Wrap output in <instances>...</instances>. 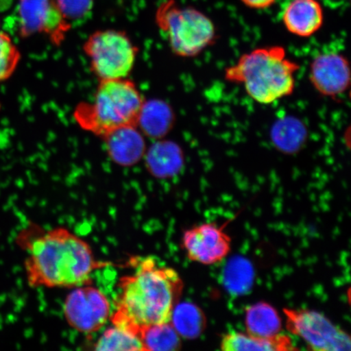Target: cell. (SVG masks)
Here are the masks:
<instances>
[{"instance_id": "1", "label": "cell", "mask_w": 351, "mask_h": 351, "mask_svg": "<svg viewBox=\"0 0 351 351\" xmlns=\"http://www.w3.org/2000/svg\"><path fill=\"white\" fill-rule=\"evenodd\" d=\"M130 261L133 271L121 276L117 283V296L109 319L114 326L138 337L145 328L171 322L184 283L173 267L162 265L151 256Z\"/></svg>"}, {"instance_id": "2", "label": "cell", "mask_w": 351, "mask_h": 351, "mask_svg": "<svg viewBox=\"0 0 351 351\" xmlns=\"http://www.w3.org/2000/svg\"><path fill=\"white\" fill-rule=\"evenodd\" d=\"M24 245L26 279L32 288L72 289L92 284L95 271L112 265L98 261L90 245L64 227L38 231Z\"/></svg>"}, {"instance_id": "3", "label": "cell", "mask_w": 351, "mask_h": 351, "mask_svg": "<svg viewBox=\"0 0 351 351\" xmlns=\"http://www.w3.org/2000/svg\"><path fill=\"white\" fill-rule=\"evenodd\" d=\"M300 69L283 47H261L241 56L226 70L225 79L243 86L256 103L269 105L293 93Z\"/></svg>"}, {"instance_id": "4", "label": "cell", "mask_w": 351, "mask_h": 351, "mask_svg": "<svg viewBox=\"0 0 351 351\" xmlns=\"http://www.w3.org/2000/svg\"><path fill=\"white\" fill-rule=\"evenodd\" d=\"M99 82L92 98L74 109L77 124L100 138L122 127L137 126L146 100L135 83L128 77Z\"/></svg>"}, {"instance_id": "5", "label": "cell", "mask_w": 351, "mask_h": 351, "mask_svg": "<svg viewBox=\"0 0 351 351\" xmlns=\"http://www.w3.org/2000/svg\"><path fill=\"white\" fill-rule=\"evenodd\" d=\"M156 21L171 51L183 58L199 56L217 39L216 28L208 16L195 8L179 6L175 0L160 4Z\"/></svg>"}, {"instance_id": "6", "label": "cell", "mask_w": 351, "mask_h": 351, "mask_svg": "<svg viewBox=\"0 0 351 351\" xmlns=\"http://www.w3.org/2000/svg\"><path fill=\"white\" fill-rule=\"evenodd\" d=\"M83 51L99 81L128 77L138 55L129 35L113 29L91 34L83 44Z\"/></svg>"}, {"instance_id": "7", "label": "cell", "mask_w": 351, "mask_h": 351, "mask_svg": "<svg viewBox=\"0 0 351 351\" xmlns=\"http://www.w3.org/2000/svg\"><path fill=\"white\" fill-rule=\"evenodd\" d=\"M287 328L300 337L310 350L348 351L350 337L322 313L314 310L284 308Z\"/></svg>"}, {"instance_id": "8", "label": "cell", "mask_w": 351, "mask_h": 351, "mask_svg": "<svg viewBox=\"0 0 351 351\" xmlns=\"http://www.w3.org/2000/svg\"><path fill=\"white\" fill-rule=\"evenodd\" d=\"M111 313L108 298L92 284L72 288L63 304L66 322L74 330L84 335L100 331L108 322Z\"/></svg>"}, {"instance_id": "9", "label": "cell", "mask_w": 351, "mask_h": 351, "mask_svg": "<svg viewBox=\"0 0 351 351\" xmlns=\"http://www.w3.org/2000/svg\"><path fill=\"white\" fill-rule=\"evenodd\" d=\"M17 13L23 38L43 34L59 46L72 28L56 0H20Z\"/></svg>"}, {"instance_id": "10", "label": "cell", "mask_w": 351, "mask_h": 351, "mask_svg": "<svg viewBox=\"0 0 351 351\" xmlns=\"http://www.w3.org/2000/svg\"><path fill=\"white\" fill-rule=\"evenodd\" d=\"M182 247L189 260L204 265L221 262L231 251V239L223 228L204 223L184 232Z\"/></svg>"}, {"instance_id": "11", "label": "cell", "mask_w": 351, "mask_h": 351, "mask_svg": "<svg viewBox=\"0 0 351 351\" xmlns=\"http://www.w3.org/2000/svg\"><path fill=\"white\" fill-rule=\"evenodd\" d=\"M309 79L320 95L328 98L339 97L350 85L348 60L339 52L320 53L310 65Z\"/></svg>"}, {"instance_id": "12", "label": "cell", "mask_w": 351, "mask_h": 351, "mask_svg": "<svg viewBox=\"0 0 351 351\" xmlns=\"http://www.w3.org/2000/svg\"><path fill=\"white\" fill-rule=\"evenodd\" d=\"M110 159L121 166H133L146 155V143L138 126L122 127L105 135Z\"/></svg>"}, {"instance_id": "13", "label": "cell", "mask_w": 351, "mask_h": 351, "mask_svg": "<svg viewBox=\"0 0 351 351\" xmlns=\"http://www.w3.org/2000/svg\"><path fill=\"white\" fill-rule=\"evenodd\" d=\"M282 21L289 33L302 38L313 36L323 25L322 5L317 0H293L285 8Z\"/></svg>"}, {"instance_id": "14", "label": "cell", "mask_w": 351, "mask_h": 351, "mask_svg": "<svg viewBox=\"0 0 351 351\" xmlns=\"http://www.w3.org/2000/svg\"><path fill=\"white\" fill-rule=\"evenodd\" d=\"M221 348L226 351H289L298 350L293 344L291 337L282 335V333L269 337H262L241 332H231L223 335L221 342Z\"/></svg>"}, {"instance_id": "15", "label": "cell", "mask_w": 351, "mask_h": 351, "mask_svg": "<svg viewBox=\"0 0 351 351\" xmlns=\"http://www.w3.org/2000/svg\"><path fill=\"white\" fill-rule=\"evenodd\" d=\"M173 124L174 114L168 104L160 100L145 101L137 124L143 134L160 138L169 133Z\"/></svg>"}, {"instance_id": "16", "label": "cell", "mask_w": 351, "mask_h": 351, "mask_svg": "<svg viewBox=\"0 0 351 351\" xmlns=\"http://www.w3.org/2000/svg\"><path fill=\"white\" fill-rule=\"evenodd\" d=\"M245 326L249 335L269 337L280 333L282 322L273 306L260 302L245 310Z\"/></svg>"}, {"instance_id": "17", "label": "cell", "mask_w": 351, "mask_h": 351, "mask_svg": "<svg viewBox=\"0 0 351 351\" xmlns=\"http://www.w3.org/2000/svg\"><path fill=\"white\" fill-rule=\"evenodd\" d=\"M182 164L181 150L169 143L156 145L147 156L148 171L156 178L173 177L180 172Z\"/></svg>"}, {"instance_id": "18", "label": "cell", "mask_w": 351, "mask_h": 351, "mask_svg": "<svg viewBox=\"0 0 351 351\" xmlns=\"http://www.w3.org/2000/svg\"><path fill=\"white\" fill-rule=\"evenodd\" d=\"M178 335L185 339H195L207 327L204 311L192 302H181L176 306L171 319Z\"/></svg>"}, {"instance_id": "19", "label": "cell", "mask_w": 351, "mask_h": 351, "mask_svg": "<svg viewBox=\"0 0 351 351\" xmlns=\"http://www.w3.org/2000/svg\"><path fill=\"white\" fill-rule=\"evenodd\" d=\"M138 337L144 351H174L182 346V337L171 322L145 328Z\"/></svg>"}, {"instance_id": "20", "label": "cell", "mask_w": 351, "mask_h": 351, "mask_svg": "<svg viewBox=\"0 0 351 351\" xmlns=\"http://www.w3.org/2000/svg\"><path fill=\"white\" fill-rule=\"evenodd\" d=\"M95 350L144 351L141 340L126 329L112 324L95 341Z\"/></svg>"}, {"instance_id": "21", "label": "cell", "mask_w": 351, "mask_h": 351, "mask_svg": "<svg viewBox=\"0 0 351 351\" xmlns=\"http://www.w3.org/2000/svg\"><path fill=\"white\" fill-rule=\"evenodd\" d=\"M21 58V52L6 33L0 32V82L10 79Z\"/></svg>"}, {"instance_id": "22", "label": "cell", "mask_w": 351, "mask_h": 351, "mask_svg": "<svg viewBox=\"0 0 351 351\" xmlns=\"http://www.w3.org/2000/svg\"><path fill=\"white\" fill-rule=\"evenodd\" d=\"M274 140L275 143H278L280 149L282 148L283 145L285 142L287 143L285 145V152H292L291 143H295V146H300L298 143L300 142L302 138L300 137V125L298 124H287V123H282V125H278L275 129Z\"/></svg>"}, {"instance_id": "23", "label": "cell", "mask_w": 351, "mask_h": 351, "mask_svg": "<svg viewBox=\"0 0 351 351\" xmlns=\"http://www.w3.org/2000/svg\"><path fill=\"white\" fill-rule=\"evenodd\" d=\"M69 21L79 19L90 10L91 0H56Z\"/></svg>"}, {"instance_id": "24", "label": "cell", "mask_w": 351, "mask_h": 351, "mask_svg": "<svg viewBox=\"0 0 351 351\" xmlns=\"http://www.w3.org/2000/svg\"><path fill=\"white\" fill-rule=\"evenodd\" d=\"M249 8L254 10H265L273 5L276 0H241Z\"/></svg>"}]
</instances>
